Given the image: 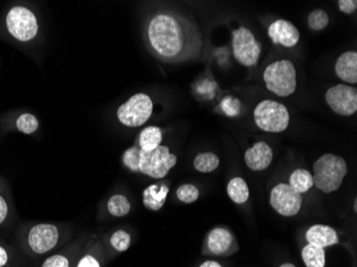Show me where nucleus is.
<instances>
[{
    "label": "nucleus",
    "instance_id": "f257e3e1",
    "mask_svg": "<svg viewBox=\"0 0 357 267\" xmlns=\"http://www.w3.org/2000/svg\"><path fill=\"white\" fill-rule=\"evenodd\" d=\"M145 45L164 64H184L197 60L204 38L197 23L175 10L151 12L143 23Z\"/></svg>",
    "mask_w": 357,
    "mask_h": 267
},
{
    "label": "nucleus",
    "instance_id": "f03ea898",
    "mask_svg": "<svg viewBox=\"0 0 357 267\" xmlns=\"http://www.w3.org/2000/svg\"><path fill=\"white\" fill-rule=\"evenodd\" d=\"M5 25L8 34L20 43H30L39 36L37 14L26 5H12L5 13Z\"/></svg>",
    "mask_w": 357,
    "mask_h": 267
},
{
    "label": "nucleus",
    "instance_id": "7ed1b4c3",
    "mask_svg": "<svg viewBox=\"0 0 357 267\" xmlns=\"http://www.w3.org/2000/svg\"><path fill=\"white\" fill-rule=\"evenodd\" d=\"M347 173V163L341 156L324 154L315 163L314 185L325 194L336 192L343 184Z\"/></svg>",
    "mask_w": 357,
    "mask_h": 267
},
{
    "label": "nucleus",
    "instance_id": "20e7f679",
    "mask_svg": "<svg viewBox=\"0 0 357 267\" xmlns=\"http://www.w3.org/2000/svg\"><path fill=\"white\" fill-rule=\"evenodd\" d=\"M267 90L278 97H287L297 90V70L291 61H275L263 73Z\"/></svg>",
    "mask_w": 357,
    "mask_h": 267
},
{
    "label": "nucleus",
    "instance_id": "39448f33",
    "mask_svg": "<svg viewBox=\"0 0 357 267\" xmlns=\"http://www.w3.org/2000/svg\"><path fill=\"white\" fill-rule=\"evenodd\" d=\"M177 160V156L166 146H160L152 151L138 148L137 173L158 180L163 179L175 167Z\"/></svg>",
    "mask_w": 357,
    "mask_h": 267
},
{
    "label": "nucleus",
    "instance_id": "423d86ee",
    "mask_svg": "<svg viewBox=\"0 0 357 267\" xmlns=\"http://www.w3.org/2000/svg\"><path fill=\"white\" fill-rule=\"evenodd\" d=\"M254 119L257 127L267 133H282L289 127L287 107L273 100H264L256 106Z\"/></svg>",
    "mask_w": 357,
    "mask_h": 267
},
{
    "label": "nucleus",
    "instance_id": "0eeeda50",
    "mask_svg": "<svg viewBox=\"0 0 357 267\" xmlns=\"http://www.w3.org/2000/svg\"><path fill=\"white\" fill-rule=\"evenodd\" d=\"M153 102L146 93L132 95L127 102L120 105L117 119L123 127H139L149 121L153 114Z\"/></svg>",
    "mask_w": 357,
    "mask_h": 267
},
{
    "label": "nucleus",
    "instance_id": "6e6552de",
    "mask_svg": "<svg viewBox=\"0 0 357 267\" xmlns=\"http://www.w3.org/2000/svg\"><path fill=\"white\" fill-rule=\"evenodd\" d=\"M232 49L238 64L251 68L258 64L262 47L251 30L240 27L232 32Z\"/></svg>",
    "mask_w": 357,
    "mask_h": 267
},
{
    "label": "nucleus",
    "instance_id": "1a4fd4ad",
    "mask_svg": "<svg viewBox=\"0 0 357 267\" xmlns=\"http://www.w3.org/2000/svg\"><path fill=\"white\" fill-rule=\"evenodd\" d=\"M325 101L334 112L343 117H350L357 112V89L338 84L326 91Z\"/></svg>",
    "mask_w": 357,
    "mask_h": 267
},
{
    "label": "nucleus",
    "instance_id": "9d476101",
    "mask_svg": "<svg viewBox=\"0 0 357 267\" xmlns=\"http://www.w3.org/2000/svg\"><path fill=\"white\" fill-rule=\"evenodd\" d=\"M301 194L292 190L290 185L280 183L271 192L270 203L273 209L284 217L297 215L301 207Z\"/></svg>",
    "mask_w": 357,
    "mask_h": 267
},
{
    "label": "nucleus",
    "instance_id": "9b49d317",
    "mask_svg": "<svg viewBox=\"0 0 357 267\" xmlns=\"http://www.w3.org/2000/svg\"><path fill=\"white\" fill-rule=\"evenodd\" d=\"M59 230L53 224H39L32 227L28 233V245L37 255H44L56 247L59 242Z\"/></svg>",
    "mask_w": 357,
    "mask_h": 267
},
{
    "label": "nucleus",
    "instance_id": "f8f14e48",
    "mask_svg": "<svg viewBox=\"0 0 357 267\" xmlns=\"http://www.w3.org/2000/svg\"><path fill=\"white\" fill-rule=\"evenodd\" d=\"M267 34L273 43L287 49L295 47L301 38L297 27L287 20H278L273 22L269 27Z\"/></svg>",
    "mask_w": 357,
    "mask_h": 267
},
{
    "label": "nucleus",
    "instance_id": "ddd939ff",
    "mask_svg": "<svg viewBox=\"0 0 357 267\" xmlns=\"http://www.w3.org/2000/svg\"><path fill=\"white\" fill-rule=\"evenodd\" d=\"M273 154L271 148L264 141L256 142L251 148L247 149L245 152V163L247 167L254 171L265 170L272 163Z\"/></svg>",
    "mask_w": 357,
    "mask_h": 267
},
{
    "label": "nucleus",
    "instance_id": "4468645a",
    "mask_svg": "<svg viewBox=\"0 0 357 267\" xmlns=\"http://www.w3.org/2000/svg\"><path fill=\"white\" fill-rule=\"evenodd\" d=\"M336 75L345 83L357 84V53L349 51L338 57L335 64Z\"/></svg>",
    "mask_w": 357,
    "mask_h": 267
},
{
    "label": "nucleus",
    "instance_id": "2eb2a0df",
    "mask_svg": "<svg viewBox=\"0 0 357 267\" xmlns=\"http://www.w3.org/2000/svg\"><path fill=\"white\" fill-rule=\"evenodd\" d=\"M169 194V185L166 182H158L145 188L143 192V202L150 211L158 212L165 205Z\"/></svg>",
    "mask_w": 357,
    "mask_h": 267
},
{
    "label": "nucleus",
    "instance_id": "dca6fc26",
    "mask_svg": "<svg viewBox=\"0 0 357 267\" xmlns=\"http://www.w3.org/2000/svg\"><path fill=\"white\" fill-rule=\"evenodd\" d=\"M307 242L311 245L325 248L338 244L337 232L325 225H315L308 229L306 233Z\"/></svg>",
    "mask_w": 357,
    "mask_h": 267
},
{
    "label": "nucleus",
    "instance_id": "f3484780",
    "mask_svg": "<svg viewBox=\"0 0 357 267\" xmlns=\"http://www.w3.org/2000/svg\"><path fill=\"white\" fill-rule=\"evenodd\" d=\"M232 234L225 228H215L207 238L208 249L214 255H221L228 251L232 245Z\"/></svg>",
    "mask_w": 357,
    "mask_h": 267
},
{
    "label": "nucleus",
    "instance_id": "a211bd4d",
    "mask_svg": "<svg viewBox=\"0 0 357 267\" xmlns=\"http://www.w3.org/2000/svg\"><path fill=\"white\" fill-rule=\"evenodd\" d=\"M163 129L154 125L147 127L139 133L137 138V147L141 150L152 151L162 146L163 141Z\"/></svg>",
    "mask_w": 357,
    "mask_h": 267
},
{
    "label": "nucleus",
    "instance_id": "6ab92c4d",
    "mask_svg": "<svg viewBox=\"0 0 357 267\" xmlns=\"http://www.w3.org/2000/svg\"><path fill=\"white\" fill-rule=\"evenodd\" d=\"M227 192H228L229 198L236 204L245 203L249 198V188H248L247 183L242 177H238L232 179L228 183Z\"/></svg>",
    "mask_w": 357,
    "mask_h": 267
},
{
    "label": "nucleus",
    "instance_id": "aec40b11",
    "mask_svg": "<svg viewBox=\"0 0 357 267\" xmlns=\"http://www.w3.org/2000/svg\"><path fill=\"white\" fill-rule=\"evenodd\" d=\"M290 187L292 190L299 192V194H304L308 192L311 187L314 186V179L312 175L305 169H297L290 175Z\"/></svg>",
    "mask_w": 357,
    "mask_h": 267
},
{
    "label": "nucleus",
    "instance_id": "412c9836",
    "mask_svg": "<svg viewBox=\"0 0 357 267\" xmlns=\"http://www.w3.org/2000/svg\"><path fill=\"white\" fill-rule=\"evenodd\" d=\"M301 257L307 267H324L325 265V251L318 246L311 244L305 246Z\"/></svg>",
    "mask_w": 357,
    "mask_h": 267
},
{
    "label": "nucleus",
    "instance_id": "4be33fe9",
    "mask_svg": "<svg viewBox=\"0 0 357 267\" xmlns=\"http://www.w3.org/2000/svg\"><path fill=\"white\" fill-rule=\"evenodd\" d=\"M107 209L114 217L127 216L131 212V203L125 196L116 194L107 201Z\"/></svg>",
    "mask_w": 357,
    "mask_h": 267
},
{
    "label": "nucleus",
    "instance_id": "5701e85b",
    "mask_svg": "<svg viewBox=\"0 0 357 267\" xmlns=\"http://www.w3.org/2000/svg\"><path fill=\"white\" fill-rule=\"evenodd\" d=\"M219 166V157L212 152L198 154L194 160V167L196 170L202 173H209L217 170Z\"/></svg>",
    "mask_w": 357,
    "mask_h": 267
},
{
    "label": "nucleus",
    "instance_id": "b1692460",
    "mask_svg": "<svg viewBox=\"0 0 357 267\" xmlns=\"http://www.w3.org/2000/svg\"><path fill=\"white\" fill-rule=\"evenodd\" d=\"M15 127L20 133L25 134V135H32L39 129L40 122L34 114L25 112L17 118L15 121Z\"/></svg>",
    "mask_w": 357,
    "mask_h": 267
},
{
    "label": "nucleus",
    "instance_id": "393cba45",
    "mask_svg": "<svg viewBox=\"0 0 357 267\" xmlns=\"http://www.w3.org/2000/svg\"><path fill=\"white\" fill-rule=\"evenodd\" d=\"M330 23V17L328 13L322 9H316L312 12L309 13L307 17V24L310 29L315 31L325 29Z\"/></svg>",
    "mask_w": 357,
    "mask_h": 267
},
{
    "label": "nucleus",
    "instance_id": "a878e982",
    "mask_svg": "<svg viewBox=\"0 0 357 267\" xmlns=\"http://www.w3.org/2000/svg\"><path fill=\"white\" fill-rule=\"evenodd\" d=\"M177 198L183 203H194L199 198V190L193 184L181 185L177 190Z\"/></svg>",
    "mask_w": 357,
    "mask_h": 267
},
{
    "label": "nucleus",
    "instance_id": "bb28decb",
    "mask_svg": "<svg viewBox=\"0 0 357 267\" xmlns=\"http://www.w3.org/2000/svg\"><path fill=\"white\" fill-rule=\"evenodd\" d=\"M131 236L127 233V231L119 230L116 231L110 238V245L114 248V251L119 253H124L129 249L131 246Z\"/></svg>",
    "mask_w": 357,
    "mask_h": 267
},
{
    "label": "nucleus",
    "instance_id": "cd10ccee",
    "mask_svg": "<svg viewBox=\"0 0 357 267\" xmlns=\"http://www.w3.org/2000/svg\"><path fill=\"white\" fill-rule=\"evenodd\" d=\"M240 101L234 99V97H228L221 102V110L226 114L228 117H236L240 112Z\"/></svg>",
    "mask_w": 357,
    "mask_h": 267
},
{
    "label": "nucleus",
    "instance_id": "c85d7f7f",
    "mask_svg": "<svg viewBox=\"0 0 357 267\" xmlns=\"http://www.w3.org/2000/svg\"><path fill=\"white\" fill-rule=\"evenodd\" d=\"M42 267H72L68 257L64 255H53L44 261Z\"/></svg>",
    "mask_w": 357,
    "mask_h": 267
},
{
    "label": "nucleus",
    "instance_id": "c756f323",
    "mask_svg": "<svg viewBox=\"0 0 357 267\" xmlns=\"http://www.w3.org/2000/svg\"><path fill=\"white\" fill-rule=\"evenodd\" d=\"M338 7L341 12L345 13V14H352L356 11L357 1L356 0H339Z\"/></svg>",
    "mask_w": 357,
    "mask_h": 267
},
{
    "label": "nucleus",
    "instance_id": "7c9ffc66",
    "mask_svg": "<svg viewBox=\"0 0 357 267\" xmlns=\"http://www.w3.org/2000/svg\"><path fill=\"white\" fill-rule=\"evenodd\" d=\"M76 267H101V264L93 253H87L80 259Z\"/></svg>",
    "mask_w": 357,
    "mask_h": 267
},
{
    "label": "nucleus",
    "instance_id": "2f4dec72",
    "mask_svg": "<svg viewBox=\"0 0 357 267\" xmlns=\"http://www.w3.org/2000/svg\"><path fill=\"white\" fill-rule=\"evenodd\" d=\"M8 212H9V207L7 201L3 196H0V225H3V221L7 218Z\"/></svg>",
    "mask_w": 357,
    "mask_h": 267
},
{
    "label": "nucleus",
    "instance_id": "473e14b6",
    "mask_svg": "<svg viewBox=\"0 0 357 267\" xmlns=\"http://www.w3.org/2000/svg\"><path fill=\"white\" fill-rule=\"evenodd\" d=\"M8 260H9V257H8L7 251H5V248L0 246V267L5 266L8 263Z\"/></svg>",
    "mask_w": 357,
    "mask_h": 267
},
{
    "label": "nucleus",
    "instance_id": "72a5a7b5",
    "mask_svg": "<svg viewBox=\"0 0 357 267\" xmlns=\"http://www.w3.org/2000/svg\"><path fill=\"white\" fill-rule=\"evenodd\" d=\"M200 267H221V265L215 261H207V262L202 263Z\"/></svg>",
    "mask_w": 357,
    "mask_h": 267
},
{
    "label": "nucleus",
    "instance_id": "f704fd0d",
    "mask_svg": "<svg viewBox=\"0 0 357 267\" xmlns=\"http://www.w3.org/2000/svg\"><path fill=\"white\" fill-rule=\"evenodd\" d=\"M280 267H295L291 263H284V264L280 265Z\"/></svg>",
    "mask_w": 357,
    "mask_h": 267
}]
</instances>
